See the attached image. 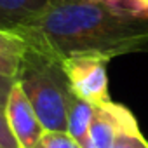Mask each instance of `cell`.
Wrapping results in <instances>:
<instances>
[{"label":"cell","mask_w":148,"mask_h":148,"mask_svg":"<svg viewBox=\"0 0 148 148\" xmlns=\"http://www.w3.org/2000/svg\"><path fill=\"white\" fill-rule=\"evenodd\" d=\"M28 45V40L21 33L0 28V75L16 79Z\"/></svg>","instance_id":"7"},{"label":"cell","mask_w":148,"mask_h":148,"mask_svg":"<svg viewBox=\"0 0 148 148\" xmlns=\"http://www.w3.org/2000/svg\"><path fill=\"white\" fill-rule=\"evenodd\" d=\"M63 0H0V28L21 32Z\"/></svg>","instance_id":"6"},{"label":"cell","mask_w":148,"mask_h":148,"mask_svg":"<svg viewBox=\"0 0 148 148\" xmlns=\"http://www.w3.org/2000/svg\"><path fill=\"white\" fill-rule=\"evenodd\" d=\"M145 18H148V12H146V14H145Z\"/></svg>","instance_id":"14"},{"label":"cell","mask_w":148,"mask_h":148,"mask_svg":"<svg viewBox=\"0 0 148 148\" xmlns=\"http://www.w3.org/2000/svg\"><path fill=\"white\" fill-rule=\"evenodd\" d=\"M138 129V120L127 106L113 101L96 105L94 119L82 148H113L120 132Z\"/></svg>","instance_id":"4"},{"label":"cell","mask_w":148,"mask_h":148,"mask_svg":"<svg viewBox=\"0 0 148 148\" xmlns=\"http://www.w3.org/2000/svg\"><path fill=\"white\" fill-rule=\"evenodd\" d=\"M14 80L21 86L45 131H66L73 91L61 58L30 44Z\"/></svg>","instance_id":"2"},{"label":"cell","mask_w":148,"mask_h":148,"mask_svg":"<svg viewBox=\"0 0 148 148\" xmlns=\"http://www.w3.org/2000/svg\"><path fill=\"white\" fill-rule=\"evenodd\" d=\"M113 148H148V141L139 129L138 131H125V132H120L117 136Z\"/></svg>","instance_id":"11"},{"label":"cell","mask_w":148,"mask_h":148,"mask_svg":"<svg viewBox=\"0 0 148 148\" xmlns=\"http://www.w3.org/2000/svg\"><path fill=\"white\" fill-rule=\"evenodd\" d=\"M35 148H82L66 131H44Z\"/></svg>","instance_id":"9"},{"label":"cell","mask_w":148,"mask_h":148,"mask_svg":"<svg viewBox=\"0 0 148 148\" xmlns=\"http://www.w3.org/2000/svg\"><path fill=\"white\" fill-rule=\"evenodd\" d=\"M108 58L98 54H77L63 59L71 91L75 96L103 105L112 101L108 91Z\"/></svg>","instance_id":"3"},{"label":"cell","mask_w":148,"mask_h":148,"mask_svg":"<svg viewBox=\"0 0 148 148\" xmlns=\"http://www.w3.org/2000/svg\"><path fill=\"white\" fill-rule=\"evenodd\" d=\"M94 112H96V105L79 98L73 94L71 101H70V106H68V122H66V132L77 139L79 145L82 146L86 138H87V132H89V127L92 124V119H94Z\"/></svg>","instance_id":"8"},{"label":"cell","mask_w":148,"mask_h":148,"mask_svg":"<svg viewBox=\"0 0 148 148\" xmlns=\"http://www.w3.org/2000/svg\"><path fill=\"white\" fill-rule=\"evenodd\" d=\"M0 148H21L9 127L4 110H0Z\"/></svg>","instance_id":"12"},{"label":"cell","mask_w":148,"mask_h":148,"mask_svg":"<svg viewBox=\"0 0 148 148\" xmlns=\"http://www.w3.org/2000/svg\"><path fill=\"white\" fill-rule=\"evenodd\" d=\"M101 2H105L119 11L134 14V16L145 18V14L148 12V0H101Z\"/></svg>","instance_id":"10"},{"label":"cell","mask_w":148,"mask_h":148,"mask_svg":"<svg viewBox=\"0 0 148 148\" xmlns=\"http://www.w3.org/2000/svg\"><path fill=\"white\" fill-rule=\"evenodd\" d=\"M9 127L16 138V141L19 143L21 148H35V145L38 143L40 136L44 134V125L35 112V108L32 106V103L28 101L26 94L23 92L21 86L18 82H14L5 110H4Z\"/></svg>","instance_id":"5"},{"label":"cell","mask_w":148,"mask_h":148,"mask_svg":"<svg viewBox=\"0 0 148 148\" xmlns=\"http://www.w3.org/2000/svg\"><path fill=\"white\" fill-rule=\"evenodd\" d=\"M19 33L61 59L77 54L112 59L148 51V18L101 0H63Z\"/></svg>","instance_id":"1"},{"label":"cell","mask_w":148,"mask_h":148,"mask_svg":"<svg viewBox=\"0 0 148 148\" xmlns=\"http://www.w3.org/2000/svg\"><path fill=\"white\" fill-rule=\"evenodd\" d=\"M14 82H16L14 79L0 75V110H5V105H7V99H9V94H11Z\"/></svg>","instance_id":"13"}]
</instances>
